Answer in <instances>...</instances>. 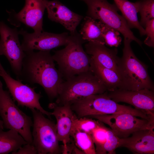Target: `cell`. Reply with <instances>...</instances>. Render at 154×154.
Masks as SVG:
<instances>
[{
	"instance_id": "7402d4cb",
	"label": "cell",
	"mask_w": 154,
	"mask_h": 154,
	"mask_svg": "<svg viewBox=\"0 0 154 154\" xmlns=\"http://www.w3.org/2000/svg\"><path fill=\"white\" fill-rule=\"evenodd\" d=\"M82 38L86 41L105 44L102 33V23L90 17H85L80 31Z\"/></svg>"
},
{
	"instance_id": "4fadbf2b",
	"label": "cell",
	"mask_w": 154,
	"mask_h": 154,
	"mask_svg": "<svg viewBox=\"0 0 154 154\" xmlns=\"http://www.w3.org/2000/svg\"><path fill=\"white\" fill-rule=\"evenodd\" d=\"M46 0H25L23 9L18 13L8 11V20L12 25L18 27L23 23L32 28L37 33L43 31V19L46 9Z\"/></svg>"
},
{
	"instance_id": "83f0119b",
	"label": "cell",
	"mask_w": 154,
	"mask_h": 154,
	"mask_svg": "<svg viewBox=\"0 0 154 154\" xmlns=\"http://www.w3.org/2000/svg\"><path fill=\"white\" fill-rule=\"evenodd\" d=\"M108 137L103 147L102 154H116L115 150L120 147V138L110 129L107 127Z\"/></svg>"
},
{
	"instance_id": "4316f807",
	"label": "cell",
	"mask_w": 154,
	"mask_h": 154,
	"mask_svg": "<svg viewBox=\"0 0 154 154\" xmlns=\"http://www.w3.org/2000/svg\"><path fill=\"white\" fill-rule=\"evenodd\" d=\"M91 135L96 145V154H102L103 147L108 137L107 127L102 124L93 130Z\"/></svg>"
},
{
	"instance_id": "7c38bea8",
	"label": "cell",
	"mask_w": 154,
	"mask_h": 154,
	"mask_svg": "<svg viewBox=\"0 0 154 154\" xmlns=\"http://www.w3.org/2000/svg\"><path fill=\"white\" fill-rule=\"evenodd\" d=\"M23 37L21 45L25 52L50 51L62 46H66L70 41V35L67 32L55 34L45 32L29 33L23 29L19 31Z\"/></svg>"
},
{
	"instance_id": "44dd1931",
	"label": "cell",
	"mask_w": 154,
	"mask_h": 154,
	"mask_svg": "<svg viewBox=\"0 0 154 154\" xmlns=\"http://www.w3.org/2000/svg\"><path fill=\"white\" fill-rule=\"evenodd\" d=\"M0 129V154H7L17 151L27 143L22 136L15 130L5 131Z\"/></svg>"
},
{
	"instance_id": "d6986e66",
	"label": "cell",
	"mask_w": 154,
	"mask_h": 154,
	"mask_svg": "<svg viewBox=\"0 0 154 154\" xmlns=\"http://www.w3.org/2000/svg\"><path fill=\"white\" fill-rule=\"evenodd\" d=\"M91 57L90 70L106 88L108 91L119 88L121 80L118 74L113 70L105 67Z\"/></svg>"
},
{
	"instance_id": "4dcf8cb0",
	"label": "cell",
	"mask_w": 154,
	"mask_h": 154,
	"mask_svg": "<svg viewBox=\"0 0 154 154\" xmlns=\"http://www.w3.org/2000/svg\"><path fill=\"white\" fill-rule=\"evenodd\" d=\"M4 128L3 121L2 120L0 119V129H3Z\"/></svg>"
},
{
	"instance_id": "ffe728a7",
	"label": "cell",
	"mask_w": 154,
	"mask_h": 154,
	"mask_svg": "<svg viewBox=\"0 0 154 154\" xmlns=\"http://www.w3.org/2000/svg\"><path fill=\"white\" fill-rule=\"evenodd\" d=\"M114 4L121 12L122 16L126 21L130 29L135 28L138 30L141 36L145 35L144 28L138 21L135 3L127 0H114Z\"/></svg>"
},
{
	"instance_id": "7a4b0ae2",
	"label": "cell",
	"mask_w": 154,
	"mask_h": 154,
	"mask_svg": "<svg viewBox=\"0 0 154 154\" xmlns=\"http://www.w3.org/2000/svg\"><path fill=\"white\" fill-rule=\"evenodd\" d=\"M132 41L124 38L123 55L117 64L121 85L118 89L138 90L147 89L153 91L154 86L147 70V67L134 54L131 46Z\"/></svg>"
},
{
	"instance_id": "ba28073f",
	"label": "cell",
	"mask_w": 154,
	"mask_h": 154,
	"mask_svg": "<svg viewBox=\"0 0 154 154\" xmlns=\"http://www.w3.org/2000/svg\"><path fill=\"white\" fill-rule=\"evenodd\" d=\"M33 117L32 144L38 154H57L61 149L57 137L56 124L38 110L30 109Z\"/></svg>"
},
{
	"instance_id": "9a60e30c",
	"label": "cell",
	"mask_w": 154,
	"mask_h": 154,
	"mask_svg": "<svg viewBox=\"0 0 154 154\" xmlns=\"http://www.w3.org/2000/svg\"><path fill=\"white\" fill-rule=\"evenodd\" d=\"M48 108L52 110V115L55 117L56 120L58 139L63 144L62 152V154H68L67 146L70 141L73 121L76 115L69 103L59 105L55 103H51Z\"/></svg>"
},
{
	"instance_id": "1f68e13d",
	"label": "cell",
	"mask_w": 154,
	"mask_h": 154,
	"mask_svg": "<svg viewBox=\"0 0 154 154\" xmlns=\"http://www.w3.org/2000/svg\"><path fill=\"white\" fill-rule=\"evenodd\" d=\"M3 68V67L2 66L0 62V69H2Z\"/></svg>"
},
{
	"instance_id": "5bb4252c",
	"label": "cell",
	"mask_w": 154,
	"mask_h": 154,
	"mask_svg": "<svg viewBox=\"0 0 154 154\" xmlns=\"http://www.w3.org/2000/svg\"><path fill=\"white\" fill-rule=\"evenodd\" d=\"M107 95L117 103L123 102L154 116V91L147 89L131 90L117 89L108 91Z\"/></svg>"
},
{
	"instance_id": "9c48e42d",
	"label": "cell",
	"mask_w": 154,
	"mask_h": 154,
	"mask_svg": "<svg viewBox=\"0 0 154 154\" xmlns=\"http://www.w3.org/2000/svg\"><path fill=\"white\" fill-rule=\"evenodd\" d=\"M87 117L96 119L108 125L120 138L129 137L139 130L154 127V120L139 119L129 113L94 115Z\"/></svg>"
},
{
	"instance_id": "ac0fdd59",
	"label": "cell",
	"mask_w": 154,
	"mask_h": 154,
	"mask_svg": "<svg viewBox=\"0 0 154 154\" xmlns=\"http://www.w3.org/2000/svg\"><path fill=\"white\" fill-rule=\"evenodd\" d=\"M85 48L86 53L101 65L118 74L117 64L119 57L117 55V48L110 49L104 44L91 42L86 44Z\"/></svg>"
},
{
	"instance_id": "e0dca14e",
	"label": "cell",
	"mask_w": 154,
	"mask_h": 154,
	"mask_svg": "<svg viewBox=\"0 0 154 154\" xmlns=\"http://www.w3.org/2000/svg\"><path fill=\"white\" fill-rule=\"evenodd\" d=\"M154 127L133 133L131 137L120 138V147H125L135 154L154 153Z\"/></svg>"
},
{
	"instance_id": "8fae6325",
	"label": "cell",
	"mask_w": 154,
	"mask_h": 154,
	"mask_svg": "<svg viewBox=\"0 0 154 154\" xmlns=\"http://www.w3.org/2000/svg\"><path fill=\"white\" fill-rule=\"evenodd\" d=\"M0 76L18 106H25L30 110L36 109L48 117L52 115L51 112L45 110L41 106L39 100L42 96L40 93L36 92L35 87H31L23 84L20 80L13 79L4 68L0 69Z\"/></svg>"
},
{
	"instance_id": "f1b7e54d",
	"label": "cell",
	"mask_w": 154,
	"mask_h": 154,
	"mask_svg": "<svg viewBox=\"0 0 154 154\" xmlns=\"http://www.w3.org/2000/svg\"><path fill=\"white\" fill-rule=\"evenodd\" d=\"M147 37L144 41L145 44L150 47L154 46V19L146 24L144 27Z\"/></svg>"
},
{
	"instance_id": "cb8c5ba5",
	"label": "cell",
	"mask_w": 154,
	"mask_h": 154,
	"mask_svg": "<svg viewBox=\"0 0 154 154\" xmlns=\"http://www.w3.org/2000/svg\"><path fill=\"white\" fill-rule=\"evenodd\" d=\"M135 3L140 15L139 23L144 28L148 21L154 19V0H140Z\"/></svg>"
},
{
	"instance_id": "f546056e",
	"label": "cell",
	"mask_w": 154,
	"mask_h": 154,
	"mask_svg": "<svg viewBox=\"0 0 154 154\" xmlns=\"http://www.w3.org/2000/svg\"><path fill=\"white\" fill-rule=\"evenodd\" d=\"M12 154H37V151L33 144L27 143L22 146L17 151L12 153Z\"/></svg>"
},
{
	"instance_id": "2e32d148",
	"label": "cell",
	"mask_w": 154,
	"mask_h": 154,
	"mask_svg": "<svg viewBox=\"0 0 154 154\" xmlns=\"http://www.w3.org/2000/svg\"><path fill=\"white\" fill-rule=\"evenodd\" d=\"M48 18L62 25L70 33L76 32V28L83 18L82 16L69 9L58 0L45 1Z\"/></svg>"
},
{
	"instance_id": "484cf974",
	"label": "cell",
	"mask_w": 154,
	"mask_h": 154,
	"mask_svg": "<svg viewBox=\"0 0 154 154\" xmlns=\"http://www.w3.org/2000/svg\"><path fill=\"white\" fill-rule=\"evenodd\" d=\"M102 33L105 44L115 47L121 44L122 39L117 30L102 23Z\"/></svg>"
},
{
	"instance_id": "603a6c76",
	"label": "cell",
	"mask_w": 154,
	"mask_h": 154,
	"mask_svg": "<svg viewBox=\"0 0 154 154\" xmlns=\"http://www.w3.org/2000/svg\"><path fill=\"white\" fill-rule=\"evenodd\" d=\"M71 136L76 146L84 154H96L94 144L91 134L78 130H72Z\"/></svg>"
},
{
	"instance_id": "5b68a950",
	"label": "cell",
	"mask_w": 154,
	"mask_h": 154,
	"mask_svg": "<svg viewBox=\"0 0 154 154\" xmlns=\"http://www.w3.org/2000/svg\"><path fill=\"white\" fill-rule=\"evenodd\" d=\"M108 91L105 86L90 70L69 78L59 87L55 103L63 105L91 95Z\"/></svg>"
},
{
	"instance_id": "8992f818",
	"label": "cell",
	"mask_w": 154,
	"mask_h": 154,
	"mask_svg": "<svg viewBox=\"0 0 154 154\" xmlns=\"http://www.w3.org/2000/svg\"><path fill=\"white\" fill-rule=\"evenodd\" d=\"M0 116L4 127L17 131L28 143L32 144L31 128V118L21 111L11 98L9 91L5 90L0 80Z\"/></svg>"
},
{
	"instance_id": "d4e9b609",
	"label": "cell",
	"mask_w": 154,
	"mask_h": 154,
	"mask_svg": "<svg viewBox=\"0 0 154 154\" xmlns=\"http://www.w3.org/2000/svg\"><path fill=\"white\" fill-rule=\"evenodd\" d=\"M102 123L99 120L96 121L91 118L83 117L78 118L76 116L74 120L72 130H78L91 135L93 130L101 125Z\"/></svg>"
},
{
	"instance_id": "277c9868",
	"label": "cell",
	"mask_w": 154,
	"mask_h": 154,
	"mask_svg": "<svg viewBox=\"0 0 154 154\" xmlns=\"http://www.w3.org/2000/svg\"><path fill=\"white\" fill-rule=\"evenodd\" d=\"M70 35L69 42L65 47L54 51L52 55L58 64L59 71L65 80L91 70V57L82 46L86 41L77 32Z\"/></svg>"
},
{
	"instance_id": "30bf717a",
	"label": "cell",
	"mask_w": 154,
	"mask_h": 154,
	"mask_svg": "<svg viewBox=\"0 0 154 154\" xmlns=\"http://www.w3.org/2000/svg\"><path fill=\"white\" fill-rule=\"evenodd\" d=\"M19 31L0 21V55L8 60L13 71L18 78L20 76L25 53L19 38Z\"/></svg>"
},
{
	"instance_id": "52a82bcc",
	"label": "cell",
	"mask_w": 154,
	"mask_h": 154,
	"mask_svg": "<svg viewBox=\"0 0 154 154\" xmlns=\"http://www.w3.org/2000/svg\"><path fill=\"white\" fill-rule=\"evenodd\" d=\"M88 7L87 16L118 31L123 36L136 42L140 46L142 42L136 37L122 16L117 12L115 4L107 0H81Z\"/></svg>"
},
{
	"instance_id": "6da1fadb",
	"label": "cell",
	"mask_w": 154,
	"mask_h": 154,
	"mask_svg": "<svg viewBox=\"0 0 154 154\" xmlns=\"http://www.w3.org/2000/svg\"><path fill=\"white\" fill-rule=\"evenodd\" d=\"M25 52L19 78L30 84H39L49 98H57L60 86L64 80L55 67L50 51Z\"/></svg>"
},
{
	"instance_id": "3957f363",
	"label": "cell",
	"mask_w": 154,
	"mask_h": 154,
	"mask_svg": "<svg viewBox=\"0 0 154 154\" xmlns=\"http://www.w3.org/2000/svg\"><path fill=\"white\" fill-rule=\"evenodd\" d=\"M107 92V91L76 100L71 103V108L78 118L127 112L142 118L151 119L150 115L144 111L116 102L108 96Z\"/></svg>"
}]
</instances>
